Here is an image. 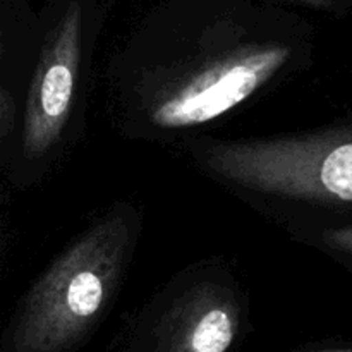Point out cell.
Here are the masks:
<instances>
[{
	"label": "cell",
	"instance_id": "6da1fadb",
	"mask_svg": "<svg viewBox=\"0 0 352 352\" xmlns=\"http://www.w3.org/2000/svg\"><path fill=\"white\" fill-rule=\"evenodd\" d=\"M126 246V229L102 223L40 278L6 340L7 352H69L105 306Z\"/></svg>",
	"mask_w": 352,
	"mask_h": 352
},
{
	"label": "cell",
	"instance_id": "7a4b0ae2",
	"mask_svg": "<svg viewBox=\"0 0 352 352\" xmlns=\"http://www.w3.org/2000/svg\"><path fill=\"white\" fill-rule=\"evenodd\" d=\"M205 162L220 177L256 191L352 203V126L309 136L215 144Z\"/></svg>",
	"mask_w": 352,
	"mask_h": 352
},
{
	"label": "cell",
	"instance_id": "3957f363",
	"mask_svg": "<svg viewBox=\"0 0 352 352\" xmlns=\"http://www.w3.org/2000/svg\"><path fill=\"white\" fill-rule=\"evenodd\" d=\"M291 57L284 45L248 48L215 62L165 96L153 122L165 129L210 122L250 98Z\"/></svg>",
	"mask_w": 352,
	"mask_h": 352
},
{
	"label": "cell",
	"instance_id": "277c9868",
	"mask_svg": "<svg viewBox=\"0 0 352 352\" xmlns=\"http://www.w3.org/2000/svg\"><path fill=\"white\" fill-rule=\"evenodd\" d=\"M81 58V7L69 6L43 52L30 89L23 148L41 157L58 140L74 96Z\"/></svg>",
	"mask_w": 352,
	"mask_h": 352
},
{
	"label": "cell",
	"instance_id": "5b68a950",
	"mask_svg": "<svg viewBox=\"0 0 352 352\" xmlns=\"http://www.w3.org/2000/svg\"><path fill=\"white\" fill-rule=\"evenodd\" d=\"M237 332L234 302L217 291H201L158 327L150 352H230Z\"/></svg>",
	"mask_w": 352,
	"mask_h": 352
},
{
	"label": "cell",
	"instance_id": "8992f818",
	"mask_svg": "<svg viewBox=\"0 0 352 352\" xmlns=\"http://www.w3.org/2000/svg\"><path fill=\"white\" fill-rule=\"evenodd\" d=\"M323 239L332 250L352 253V227H342V229L325 230Z\"/></svg>",
	"mask_w": 352,
	"mask_h": 352
},
{
	"label": "cell",
	"instance_id": "52a82bcc",
	"mask_svg": "<svg viewBox=\"0 0 352 352\" xmlns=\"http://www.w3.org/2000/svg\"><path fill=\"white\" fill-rule=\"evenodd\" d=\"M298 2H305L308 6H315V7H327L330 3H333L336 0H298Z\"/></svg>",
	"mask_w": 352,
	"mask_h": 352
},
{
	"label": "cell",
	"instance_id": "ba28073f",
	"mask_svg": "<svg viewBox=\"0 0 352 352\" xmlns=\"http://www.w3.org/2000/svg\"><path fill=\"white\" fill-rule=\"evenodd\" d=\"M315 352H352L351 349H322V351H315Z\"/></svg>",
	"mask_w": 352,
	"mask_h": 352
}]
</instances>
